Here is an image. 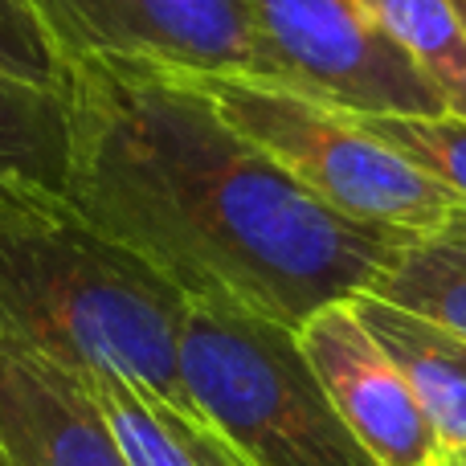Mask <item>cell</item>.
Here are the masks:
<instances>
[{
	"mask_svg": "<svg viewBox=\"0 0 466 466\" xmlns=\"http://www.w3.org/2000/svg\"><path fill=\"white\" fill-rule=\"evenodd\" d=\"M62 197L185 299L299 328L369 290L405 238L315 201L180 70L78 57L62 66Z\"/></svg>",
	"mask_w": 466,
	"mask_h": 466,
	"instance_id": "6da1fadb",
	"label": "cell"
},
{
	"mask_svg": "<svg viewBox=\"0 0 466 466\" xmlns=\"http://www.w3.org/2000/svg\"><path fill=\"white\" fill-rule=\"evenodd\" d=\"M185 307L164 274L86 226L62 193L0 180V339L74 372H119L188 413Z\"/></svg>",
	"mask_w": 466,
	"mask_h": 466,
	"instance_id": "7a4b0ae2",
	"label": "cell"
},
{
	"mask_svg": "<svg viewBox=\"0 0 466 466\" xmlns=\"http://www.w3.org/2000/svg\"><path fill=\"white\" fill-rule=\"evenodd\" d=\"M188 413L249 466H377L311 372L299 328L238 303L188 299L180 323Z\"/></svg>",
	"mask_w": 466,
	"mask_h": 466,
	"instance_id": "3957f363",
	"label": "cell"
},
{
	"mask_svg": "<svg viewBox=\"0 0 466 466\" xmlns=\"http://www.w3.org/2000/svg\"><path fill=\"white\" fill-rule=\"evenodd\" d=\"M218 115L315 201L360 226L426 233L459 205L438 180L372 139L352 115L254 74H188Z\"/></svg>",
	"mask_w": 466,
	"mask_h": 466,
	"instance_id": "277c9868",
	"label": "cell"
},
{
	"mask_svg": "<svg viewBox=\"0 0 466 466\" xmlns=\"http://www.w3.org/2000/svg\"><path fill=\"white\" fill-rule=\"evenodd\" d=\"M266 78L356 115H451L360 0H246Z\"/></svg>",
	"mask_w": 466,
	"mask_h": 466,
	"instance_id": "5b68a950",
	"label": "cell"
},
{
	"mask_svg": "<svg viewBox=\"0 0 466 466\" xmlns=\"http://www.w3.org/2000/svg\"><path fill=\"white\" fill-rule=\"evenodd\" d=\"M57 62L106 57L180 74H254L266 57L246 0H25Z\"/></svg>",
	"mask_w": 466,
	"mask_h": 466,
	"instance_id": "8992f818",
	"label": "cell"
},
{
	"mask_svg": "<svg viewBox=\"0 0 466 466\" xmlns=\"http://www.w3.org/2000/svg\"><path fill=\"white\" fill-rule=\"evenodd\" d=\"M311 372L319 377L328 401L352 438L377 459V466H430L438 451V434L426 410L418 405L405 372L377 344L352 299L328 303L299 323Z\"/></svg>",
	"mask_w": 466,
	"mask_h": 466,
	"instance_id": "52a82bcc",
	"label": "cell"
},
{
	"mask_svg": "<svg viewBox=\"0 0 466 466\" xmlns=\"http://www.w3.org/2000/svg\"><path fill=\"white\" fill-rule=\"evenodd\" d=\"M0 454L8 466H127L74 369L0 339Z\"/></svg>",
	"mask_w": 466,
	"mask_h": 466,
	"instance_id": "ba28073f",
	"label": "cell"
},
{
	"mask_svg": "<svg viewBox=\"0 0 466 466\" xmlns=\"http://www.w3.org/2000/svg\"><path fill=\"white\" fill-rule=\"evenodd\" d=\"M356 315L377 344L405 372L418 405L426 410L438 446L466 442V339L377 295H352Z\"/></svg>",
	"mask_w": 466,
	"mask_h": 466,
	"instance_id": "9c48e42d",
	"label": "cell"
},
{
	"mask_svg": "<svg viewBox=\"0 0 466 466\" xmlns=\"http://www.w3.org/2000/svg\"><path fill=\"white\" fill-rule=\"evenodd\" d=\"M364 295L466 339V201L454 205L434 229L405 233Z\"/></svg>",
	"mask_w": 466,
	"mask_h": 466,
	"instance_id": "30bf717a",
	"label": "cell"
},
{
	"mask_svg": "<svg viewBox=\"0 0 466 466\" xmlns=\"http://www.w3.org/2000/svg\"><path fill=\"white\" fill-rule=\"evenodd\" d=\"M0 180H25L62 193L66 185V103L0 70Z\"/></svg>",
	"mask_w": 466,
	"mask_h": 466,
	"instance_id": "8fae6325",
	"label": "cell"
},
{
	"mask_svg": "<svg viewBox=\"0 0 466 466\" xmlns=\"http://www.w3.org/2000/svg\"><path fill=\"white\" fill-rule=\"evenodd\" d=\"M360 5L434 82L446 111L466 119V29L451 0H360Z\"/></svg>",
	"mask_w": 466,
	"mask_h": 466,
	"instance_id": "7c38bea8",
	"label": "cell"
},
{
	"mask_svg": "<svg viewBox=\"0 0 466 466\" xmlns=\"http://www.w3.org/2000/svg\"><path fill=\"white\" fill-rule=\"evenodd\" d=\"M78 377L86 380L90 397L111 421L127 466H197L168 405L123 380L119 372H78Z\"/></svg>",
	"mask_w": 466,
	"mask_h": 466,
	"instance_id": "4fadbf2b",
	"label": "cell"
},
{
	"mask_svg": "<svg viewBox=\"0 0 466 466\" xmlns=\"http://www.w3.org/2000/svg\"><path fill=\"white\" fill-rule=\"evenodd\" d=\"M352 115V123L360 131H369L372 139H380L385 147H393L401 160H410L418 172H426L430 180L466 201V119L462 115Z\"/></svg>",
	"mask_w": 466,
	"mask_h": 466,
	"instance_id": "5bb4252c",
	"label": "cell"
},
{
	"mask_svg": "<svg viewBox=\"0 0 466 466\" xmlns=\"http://www.w3.org/2000/svg\"><path fill=\"white\" fill-rule=\"evenodd\" d=\"M0 70L46 90H62V62L25 0H0Z\"/></svg>",
	"mask_w": 466,
	"mask_h": 466,
	"instance_id": "9a60e30c",
	"label": "cell"
},
{
	"mask_svg": "<svg viewBox=\"0 0 466 466\" xmlns=\"http://www.w3.org/2000/svg\"><path fill=\"white\" fill-rule=\"evenodd\" d=\"M172 418H177V430H180V438H185V446L193 451L197 466H249L229 442H221L205 421L188 418V413H177V410H172Z\"/></svg>",
	"mask_w": 466,
	"mask_h": 466,
	"instance_id": "2e32d148",
	"label": "cell"
},
{
	"mask_svg": "<svg viewBox=\"0 0 466 466\" xmlns=\"http://www.w3.org/2000/svg\"><path fill=\"white\" fill-rule=\"evenodd\" d=\"M430 466H466V442L462 446H438Z\"/></svg>",
	"mask_w": 466,
	"mask_h": 466,
	"instance_id": "e0dca14e",
	"label": "cell"
},
{
	"mask_svg": "<svg viewBox=\"0 0 466 466\" xmlns=\"http://www.w3.org/2000/svg\"><path fill=\"white\" fill-rule=\"evenodd\" d=\"M451 8L459 13V21H462V29H466V0H451Z\"/></svg>",
	"mask_w": 466,
	"mask_h": 466,
	"instance_id": "ac0fdd59",
	"label": "cell"
},
{
	"mask_svg": "<svg viewBox=\"0 0 466 466\" xmlns=\"http://www.w3.org/2000/svg\"><path fill=\"white\" fill-rule=\"evenodd\" d=\"M0 466H8V459H5V454H0Z\"/></svg>",
	"mask_w": 466,
	"mask_h": 466,
	"instance_id": "d6986e66",
	"label": "cell"
}]
</instances>
